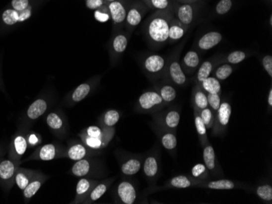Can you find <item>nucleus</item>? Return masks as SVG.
Returning a JSON list of instances; mask_svg holds the SVG:
<instances>
[{
  "label": "nucleus",
  "mask_w": 272,
  "mask_h": 204,
  "mask_svg": "<svg viewBox=\"0 0 272 204\" xmlns=\"http://www.w3.org/2000/svg\"><path fill=\"white\" fill-rule=\"evenodd\" d=\"M203 161L213 177H219L222 175V169L216 157L215 151L210 143L203 147Z\"/></svg>",
  "instance_id": "17"
},
{
  "label": "nucleus",
  "mask_w": 272,
  "mask_h": 204,
  "mask_svg": "<svg viewBox=\"0 0 272 204\" xmlns=\"http://www.w3.org/2000/svg\"><path fill=\"white\" fill-rule=\"evenodd\" d=\"M5 151L2 148V146H0V159H2L3 155H4Z\"/></svg>",
  "instance_id": "57"
},
{
  "label": "nucleus",
  "mask_w": 272,
  "mask_h": 204,
  "mask_svg": "<svg viewBox=\"0 0 272 204\" xmlns=\"http://www.w3.org/2000/svg\"><path fill=\"white\" fill-rule=\"evenodd\" d=\"M193 107L198 111L208 107L207 94L202 90L199 85H197L193 91Z\"/></svg>",
  "instance_id": "36"
},
{
  "label": "nucleus",
  "mask_w": 272,
  "mask_h": 204,
  "mask_svg": "<svg viewBox=\"0 0 272 204\" xmlns=\"http://www.w3.org/2000/svg\"><path fill=\"white\" fill-rule=\"evenodd\" d=\"M256 195L260 200L264 202L272 204V186L270 184H263L256 188Z\"/></svg>",
  "instance_id": "42"
},
{
  "label": "nucleus",
  "mask_w": 272,
  "mask_h": 204,
  "mask_svg": "<svg viewBox=\"0 0 272 204\" xmlns=\"http://www.w3.org/2000/svg\"><path fill=\"white\" fill-rule=\"evenodd\" d=\"M213 68V63L210 60H206L203 62L198 69V74H197V83L198 85H201L205 78L210 76Z\"/></svg>",
  "instance_id": "41"
},
{
  "label": "nucleus",
  "mask_w": 272,
  "mask_h": 204,
  "mask_svg": "<svg viewBox=\"0 0 272 204\" xmlns=\"http://www.w3.org/2000/svg\"><path fill=\"white\" fill-rule=\"evenodd\" d=\"M37 170L29 169V168H21L19 166L15 174V185L18 187L21 191L28 186L32 178L36 174Z\"/></svg>",
  "instance_id": "32"
},
{
  "label": "nucleus",
  "mask_w": 272,
  "mask_h": 204,
  "mask_svg": "<svg viewBox=\"0 0 272 204\" xmlns=\"http://www.w3.org/2000/svg\"><path fill=\"white\" fill-rule=\"evenodd\" d=\"M143 172L148 182L157 179L160 173V152L152 150L143 159Z\"/></svg>",
  "instance_id": "14"
},
{
  "label": "nucleus",
  "mask_w": 272,
  "mask_h": 204,
  "mask_svg": "<svg viewBox=\"0 0 272 204\" xmlns=\"http://www.w3.org/2000/svg\"><path fill=\"white\" fill-rule=\"evenodd\" d=\"M105 2H113V1H115V0H105Z\"/></svg>",
  "instance_id": "61"
},
{
  "label": "nucleus",
  "mask_w": 272,
  "mask_h": 204,
  "mask_svg": "<svg viewBox=\"0 0 272 204\" xmlns=\"http://www.w3.org/2000/svg\"><path fill=\"white\" fill-rule=\"evenodd\" d=\"M86 6L91 10L101 9L105 7V0H86Z\"/></svg>",
  "instance_id": "53"
},
{
  "label": "nucleus",
  "mask_w": 272,
  "mask_h": 204,
  "mask_svg": "<svg viewBox=\"0 0 272 204\" xmlns=\"http://www.w3.org/2000/svg\"><path fill=\"white\" fill-rule=\"evenodd\" d=\"M268 106L270 107V108H272V89H270L269 91V93H268Z\"/></svg>",
  "instance_id": "55"
},
{
  "label": "nucleus",
  "mask_w": 272,
  "mask_h": 204,
  "mask_svg": "<svg viewBox=\"0 0 272 204\" xmlns=\"http://www.w3.org/2000/svg\"><path fill=\"white\" fill-rule=\"evenodd\" d=\"M167 70L169 78L174 84L179 86H184L186 85L188 82L186 73H184L177 58H174L170 60Z\"/></svg>",
  "instance_id": "23"
},
{
  "label": "nucleus",
  "mask_w": 272,
  "mask_h": 204,
  "mask_svg": "<svg viewBox=\"0 0 272 204\" xmlns=\"http://www.w3.org/2000/svg\"><path fill=\"white\" fill-rule=\"evenodd\" d=\"M52 103V98L48 96H40L28 107L20 118V127L30 129L38 119L48 111Z\"/></svg>",
  "instance_id": "2"
},
{
  "label": "nucleus",
  "mask_w": 272,
  "mask_h": 204,
  "mask_svg": "<svg viewBox=\"0 0 272 204\" xmlns=\"http://www.w3.org/2000/svg\"><path fill=\"white\" fill-rule=\"evenodd\" d=\"M187 30L188 29L184 25H182L181 23L179 22L177 19L174 16L170 21L168 42L178 41L184 36V34H186Z\"/></svg>",
  "instance_id": "35"
},
{
  "label": "nucleus",
  "mask_w": 272,
  "mask_h": 204,
  "mask_svg": "<svg viewBox=\"0 0 272 204\" xmlns=\"http://www.w3.org/2000/svg\"><path fill=\"white\" fill-rule=\"evenodd\" d=\"M143 159L142 154H123L122 156H119L122 174L126 177L137 174L142 168Z\"/></svg>",
  "instance_id": "13"
},
{
  "label": "nucleus",
  "mask_w": 272,
  "mask_h": 204,
  "mask_svg": "<svg viewBox=\"0 0 272 204\" xmlns=\"http://www.w3.org/2000/svg\"><path fill=\"white\" fill-rule=\"evenodd\" d=\"M21 163L8 156L0 159V186L5 192H9L15 185V174Z\"/></svg>",
  "instance_id": "6"
},
{
  "label": "nucleus",
  "mask_w": 272,
  "mask_h": 204,
  "mask_svg": "<svg viewBox=\"0 0 272 204\" xmlns=\"http://www.w3.org/2000/svg\"><path fill=\"white\" fill-rule=\"evenodd\" d=\"M45 122L55 136L64 139L68 133L67 117L62 110H53L46 116Z\"/></svg>",
  "instance_id": "9"
},
{
  "label": "nucleus",
  "mask_w": 272,
  "mask_h": 204,
  "mask_svg": "<svg viewBox=\"0 0 272 204\" xmlns=\"http://www.w3.org/2000/svg\"><path fill=\"white\" fill-rule=\"evenodd\" d=\"M166 106V103L157 91H148L139 96L135 106V111L137 113L153 115Z\"/></svg>",
  "instance_id": "4"
},
{
  "label": "nucleus",
  "mask_w": 272,
  "mask_h": 204,
  "mask_svg": "<svg viewBox=\"0 0 272 204\" xmlns=\"http://www.w3.org/2000/svg\"><path fill=\"white\" fill-rule=\"evenodd\" d=\"M194 16H195V13H194V7L193 4L181 3V5L178 7L176 11V19L188 30L194 21Z\"/></svg>",
  "instance_id": "30"
},
{
  "label": "nucleus",
  "mask_w": 272,
  "mask_h": 204,
  "mask_svg": "<svg viewBox=\"0 0 272 204\" xmlns=\"http://www.w3.org/2000/svg\"><path fill=\"white\" fill-rule=\"evenodd\" d=\"M108 8H109L112 21L115 26L118 27L123 25V23L125 24L127 11L125 5L123 4V2L115 0L109 2Z\"/></svg>",
  "instance_id": "28"
},
{
  "label": "nucleus",
  "mask_w": 272,
  "mask_h": 204,
  "mask_svg": "<svg viewBox=\"0 0 272 204\" xmlns=\"http://www.w3.org/2000/svg\"><path fill=\"white\" fill-rule=\"evenodd\" d=\"M95 85V83H94L93 82H84V83L77 86L66 98L65 102H66V106L73 107L74 105L77 104L78 102H82V100H85L92 92Z\"/></svg>",
  "instance_id": "18"
},
{
  "label": "nucleus",
  "mask_w": 272,
  "mask_h": 204,
  "mask_svg": "<svg viewBox=\"0 0 272 204\" xmlns=\"http://www.w3.org/2000/svg\"><path fill=\"white\" fill-rule=\"evenodd\" d=\"M152 116L155 126L177 133L178 126L180 121L179 110L176 108H169L166 110L162 109Z\"/></svg>",
  "instance_id": "8"
},
{
  "label": "nucleus",
  "mask_w": 272,
  "mask_h": 204,
  "mask_svg": "<svg viewBox=\"0 0 272 204\" xmlns=\"http://www.w3.org/2000/svg\"><path fill=\"white\" fill-rule=\"evenodd\" d=\"M68 172L74 177L79 178H95L101 177L105 175V168L101 162L91 156L75 161Z\"/></svg>",
  "instance_id": "3"
},
{
  "label": "nucleus",
  "mask_w": 272,
  "mask_h": 204,
  "mask_svg": "<svg viewBox=\"0 0 272 204\" xmlns=\"http://www.w3.org/2000/svg\"><path fill=\"white\" fill-rule=\"evenodd\" d=\"M263 68L265 69L266 72L268 73L269 77H272V56L271 54H268L263 57Z\"/></svg>",
  "instance_id": "54"
},
{
  "label": "nucleus",
  "mask_w": 272,
  "mask_h": 204,
  "mask_svg": "<svg viewBox=\"0 0 272 204\" xmlns=\"http://www.w3.org/2000/svg\"><path fill=\"white\" fill-rule=\"evenodd\" d=\"M11 7L16 11H24L30 7V0H11Z\"/></svg>",
  "instance_id": "52"
},
{
  "label": "nucleus",
  "mask_w": 272,
  "mask_h": 204,
  "mask_svg": "<svg viewBox=\"0 0 272 204\" xmlns=\"http://www.w3.org/2000/svg\"><path fill=\"white\" fill-rule=\"evenodd\" d=\"M231 7H232L231 0H220L216 6V12L218 15H224L231 10Z\"/></svg>",
  "instance_id": "49"
},
{
  "label": "nucleus",
  "mask_w": 272,
  "mask_h": 204,
  "mask_svg": "<svg viewBox=\"0 0 272 204\" xmlns=\"http://www.w3.org/2000/svg\"><path fill=\"white\" fill-rule=\"evenodd\" d=\"M221 94H207V100H208V107L212 110L213 113H217L220 104L222 102L221 100Z\"/></svg>",
  "instance_id": "46"
},
{
  "label": "nucleus",
  "mask_w": 272,
  "mask_h": 204,
  "mask_svg": "<svg viewBox=\"0 0 272 204\" xmlns=\"http://www.w3.org/2000/svg\"><path fill=\"white\" fill-rule=\"evenodd\" d=\"M99 182L98 180L89 177H81L77 182L76 186V194L73 200L71 201L72 204H84L89 194L91 193V190L93 189L95 184Z\"/></svg>",
  "instance_id": "21"
},
{
  "label": "nucleus",
  "mask_w": 272,
  "mask_h": 204,
  "mask_svg": "<svg viewBox=\"0 0 272 204\" xmlns=\"http://www.w3.org/2000/svg\"><path fill=\"white\" fill-rule=\"evenodd\" d=\"M170 3V0H149L150 7L157 9V11L168 10Z\"/></svg>",
  "instance_id": "50"
},
{
  "label": "nucleus",
  "mask_w": 272,
  "mask_h": 204,
  "mask_svg": "<svg viewBox=\"0 0 272 204\" xmlns=\"http://www.w3.org/2000/svg\"><path fill=\"white\" fill-rule=\"evenodd\" d=\"M173 17L174 15L170 10L157 11L150 16L144 26V35L152 48H160L168 43L170 21Z\"/></svg>",
  "instance_id": "1"
},
{
  "label": "nucleus",
  "mask_w": 272,
  "mask_h": 204,
  "mask_svg": "<svg viewBox=\"0 0 272 204\" xmlns=\"http://www.w3.org/2000/svg\"><path fill=\"white\" fill-rule=\"evenodd\" d=\"M201 63L199 54L196 51H189L184 55L182 65L184 68V73L193 74V72L198 69Z\"/></svg>",
  "instance_id": "33"
},
{
  "label": "nucleus",
  "mask_w": 272,
  "mask_h": 204,
  "mask_svg": "<svg viewBox=\"0 0 272 204\" xmlns=\"http://www.w3.org/2000/svg\"><path fill=\"white\" fill-rule=\"evenodd\" d=\"M114 181V178H107L103 181H99L91 190V193L89 194L83 204H94L100 200V198L106 193Z\"/></svg>",
  "instance_id": "27"
},
{
  "label": "nucleus",
  "mask_w": 272,
  "mask_h": 204,
  "mask_svg": "<svg viewBox=\"0 0 272 204\" xmlns=\"http://www.w3.org/2000/svg\"><path fill=\"white\" fill-rule=\"evenodd\" d=\"M144 16V11L143 8L138 7L137 5L131 7L127 12L125 25L128 31H132L134 30L136 26H138L143 20Z\"/></svg>",
  "instance_id": "31"
},
{
  "label": "nucleus",
  "mask_w": 272,
  "mask_h": 204,
  "mask_svg": "<svg viewBox=\"0 0 272 204\" xmlns=\"http://www.w3.org/2000/svg\"><path fill=\"white\" fill-rule=\"evenodd\" d=\"M110 128H102L100 127V125H92L89 127L84 129L79 134L85 135V136L91 137V138H99V137L103 136L106 134L107 132L109 131Z\"/></svg>",
  "instance_id": "43"
},
{
  "label": "nucleus",
  "mask_w": 272,
  "mask_h": 204,
  "mask_svg": "<svg viewBox=\"0 0 272 204\" xmlns=\"http://www.w3.org/2000/svg\"><path fill=\"white\" fill-rule=\"evenodd\" d=\"M156 91L161 96L166 106L175 101L177 97V91L170 85H161L156 86Z\"/></svg>",
  "instance_id": "38"
},
{
  "label": "nucleus",
  "mask_w": 272,
  "mask_h": 204,
  "mask_svg": "<svg viewBox=\"0 0 272 204\" xmlns=\"http://www.w3.org/2000/svg\"><path fill=\"white\" fill-rule=\"evenodd\" d=\"M128 45V37L125 33H117L113 37L110 44V54L112 59L116 60L125 52Z\"/></svg>",
  "instance_id": "25"
},
{
  "label": "nucleus",
  "mask_w": 272,
  "mask_h": 204,
  "mask_svg": "<svg viewBox=\"0 0 272 204\" xmlns=\"http://www.w3.org/2000/svg\"><path fill=\"white\" fill-rule=\"evenodd\" d=\"M231 115V106L229 102L224 101L221 102L219 108L215 114V120L212 128L213 136H221L227 130L229 125Z\"/></svg>",
  "instance_id": "12"
},
{
  "label": "nucleus",
  "mask_w": 272,
  "mask_h": 204,
  "mask_svg": "<svg viewBox=\"0 0 272 204\" xmlns=\"http://www.w3.org/2000/svg\"><path fill=\"white\" fill-rule=\"evenodd\" d=\"M99 153L100 151L92 150L91 148H87L82 141H70L68 143V147L65 149L63 158L77 161L84 158L94 156Z\"/></svg>",
  "instance_id": "11"
},
{
  "label": "nucleus",
  "mask_w": 272,
  "mask_h": 204,
  "mask_svg": "<svg viewBox=\"0 0 272 204\" xmlns=\"http://www.w3.org/2000/svg\"><path fill=\"white\" fill-rule=\"evenodd\" d=\"M138 198V190L134 182L123 179L116 186L114 199L117 204H134Z\"/></svg>",
  "instance_id": "10"
},
{
  "label": "nucleus",
  "mask_w": 272,
  "mask_h": 204,
  "mask_svg": "<svg viewBox=\"0 0 272 204\" xmlns=\"http://www.w3.org/2000/svg\"><path fill=\"white\" fill-rule=\"evenodd\" d=\"M199 86L206 94H221L222 91L220 81L215 77H207Z\"/></svg>",
  "instance_id": "40"
},
{
  "label": "nucleus",
  "mask_w": 272,
  "mask_h": 204,
  "mask_svg": "<svg viewBox=\"0 0 272 204\" xmlns=\"http://www.w3.org/2000/svg\"><path fill=\"white\" fill-rule=\"evenodd\" d=\"M179 3H189L193 4L194 2H198V0H176Z\"/></svg>",
  "instance_id": "56"
},
{
  "label": "nucleus",
  "mask_w": 272,
  "mask_h": 204,
  "mask_svg": "<svg viewBox=\"0 0 272 204\" xmlns=\"http://www.w3.org/2000/svg\"><path fill=\"white\" fill-rule=\"evenodd\" d=\"M247 54L243 51H235L230 53L227 56V60L229 64H237L245 60Z\"/></svg>",
  "instance_id": "47"
},
{
  "label": "nucleus",
  "mask_w": 272,
  "mask_h": 204,
  "mask_svg": "<svg viewBox=\"0 0 272 204\" xmlns=\"http://www.w3.org/2000/svg\"><path fill=\"white\" fill-rule=\"evenodd\" d=\"M198 188L209 189V190H217V191H229L236 188L244 187L243 184L240 182H234L231 180L218 179L214 181H206L201 182L198 186Z\"/></svg>",
  "instance_id": "24"
},
{
  "label": "nucleus",
  "mask_w": 272,
  "mask_h": 204,
  "mask_svg": "<svg viewBox=\"0 0 272 204\" xmlns=\"http://www.w3.org/2000/svg\"><path fill=\"white\" fill-rule=\"evenodd\" d=\"M222 34L217 31H211L204 34L198 42V48L202 51L210 50L221 43Z\"/></svg>",
  "instance_id": "29"
},
{
  "label": "nucleus",
  "mask_w": 272,
  "mask_h": 204,
  "mask_svg": "<svg viewBox=\"0 0 272 204\" xmlns=\"http://www.w3.org/2000/svg\"><path fill=\"white\" fill-rule=\"evenodd\" d=\"M232 73H233L232 66L229 64H224L217 68L214 72V77L218 81H225L231 75Z\"/></svg>",
  "instance_id": "45"
},
{
  "label": "nucleus",
  "mask_w": 272,
  "mask_h": 204,
  "mask_svg": "<svg viewBox=\"0 0 272 204\" xmlns=\"http://www.w3.org/2000/svg\"><path fill=\"white\" fill-rule=\"evenodd\" d=\"M0 89H1L2 91H4V90H3V85H2V79H1V77H0Z\"/></svg>",
  "instance_id": "58"
},
{
  "label": "nucleus",
  "mask_w": 272,
  "mask_h": 204,
  "mask_svg": "<svg viewBox=\"0 0 272 204\" xmlns=\"http://www.w3.org/2000/svg\"><path fill=\"white\" fill-rule=\"evenodd\" d=\"M201 182L194 179L191 175H178L169 180L165 185V188L186 189L198 187Z\"/></svg>",
  "instance_id": "26"
},
{
  "label": "nucleus",
  "mask_w": 272,
  "mask_h": 204,
  "mask_svg": "<svg viewBox=\"0 0 272 204\" xmlns=\"http://www.w3.org/2000/svg\"><path fill=\"white\" fill-rule=\"evenodd\" d=\"M94 16H95V20L100 23L107 22L111 18L109 8L106 7H102L101 9L95 10Z\"/></svg>",
  "instance_id": "48"
},
{
  "label": "nucleus",
  "mask_w": 272,
  "mask_h": 204,
  "mask_svg": "<svg viewBox=\"0 0 272 204\" xmlns=\"http://www.w3.org/2000/svg\"><path fill=\"white\" fill-rule=\"evenodd\" d=\"M27 142L29 148H32L38 146L41 143L42 138L39 134L34 133V132L28 130L27 132Z\"/></svg>",
  "instance_id": "51"
},
{
  "label": "nucleus",
  "mask_w": 272,
  "mask_h": 204,
  "mask_svg": "<svg viewBox=\"0 0 272 204\" xmlns=\"http://www.w3.org/2000/svg\"><path fill=\"white\" fill-rule=\"evenodd\" d=\"M29 129L19 126L17 131L11 137L7 156L16 161L21 162L24 154L29 148L27 132Z\"/></svg>",
  "instance_id": "7"
},
{
  "label": "nucleus",
  "mask_w": 272,
  "mask_h": 204,
  "mask_svg": "<svg viewBox=\"0 0 272 204\" xmlns=\"http://www.w3.org/2000/svg\"><path fill=\"white\" fill-rule=\"evenodd\" d=\"M142 66L147 75H161L166 68V59L159 54H150L143 59Z\"/></svg>",
  "instance_id": "15"
},
{
  "label": "nucleus",
  "mask_w": 272,
  "mask_h": 204,
  "mask_svg": "<svg viewBox=\"0 0 272 204\" xmlns=\"http://www.w3.org/2000/svg\"><path fill=\"white\" fill-rule=\"evenodd\" d=\"M115 127L110 128L105 135L99 138H91L82 134H78V136L87 148H91L92 150L101 151L105 149L107 146L111 143L115 134Z\"/></svg>",
  "instance_id": "16"
},
{
  "label": "nucleus",
  "mask_w": 272,
  "mask_h": 204,
  "mask_svg": "<svg viewBox=\"0 0 272 204\" xmlns=\"http://www.w3.org/2000/svg\"><path fill=\"white\" fill-rule=\"evenodd\" d=\"M270 25L272 26V16H270Z\"/></svg>",
  "instance_id": "60"
},
{
  "label": "nucleus",
  "mask_w": 272,
  "mask_h": 204,
  "mask_svg": "<svg viewBox=\"0 0 272 204\" xmlns=\"http://www.w3.org/2000/svg\"><path fill=\"white\" fill-rule=\"evenodd\" d=\"M191 176L198 182H204L211 179L210 173L204 163H197L191 170Z\"/></svg>",
  "instance_id": "39"
},
{
  "label": "nucleus",
  "mask_w": 272,
  "mask_h": 204,
  "mask_svg": "<svg viewBox=\"0 0 272 204\" xmlns=\"http://www.w3.org/2000/svg\"><path fill=\"white\" fill-rule=\"evenodd\" d=\"M154 130L157 133L160 143L164 149H166L173 156H175L177 149V133L157 127L155 125Z\"/></svg>",
  "instance_id": "19"
},
{
  "label": "nucleus",
  "mask_w": 272,
  "mask_h": 204,
  "mask_svg": "<svg viewBox=\"0 0 272 204\" xmlns=\"http://www.w3.org/2000/svg\"><path fill=\"white\" fill-rule=\"evenodd\" d=\"M193 111H194V123H195L196 129L198 132L200 143L202 147H204L207 143H209V139L207 136V129L204 122L202 121V117L200 116L198 110L193 108Z\"/></svg>",
  "instance_id": "37"
},
{
  "label": "nucleus",
  "mask_w": 272,
  "mask_h": 204,
  "mask_svg": "<svg viewBox=\"0 0 272 204\" xmlns=\"http://www.w3.org/2000/svg\"><path fill=\"white\" fill-rule=\"evenodd\" d=\"M200 116L202 117V120L204 122L205 127L207 129H211L213 128L215 120V114L213 113L212 110L209 107L202 109L201 111H198Z\"/></svg>",
  "instance_id": "44"
},
{
  "label": "nucleus",
  "mask_w": 272,
  "mask_h": 204,
  "mask_svg": "<svg viewBox=\"0 0 272 204\" xmlns=\"http://www.w3.org/2000/svg\"><path fill=\"white\" fill-rule=\"evenodd\" d=\"M65 149L66 148L60 143H48L37 148L27 159L21 161V163L23 162L31 161V160L51 161L54 159H61L63 158Z\"/></svg>",
  "instance_id": "5"
},
{
  "label": "nucleus",
  "mask_w": 272,
  "mask_h": 204,
  "mask_svg": "<svg viewBox=\"0 0 272 204\" xmlns=\"http://www.w3.org/2000/svg\"><path fill=\"white\" fill-rule=\"evenodd\" d=\"M143 2H145L146 4L148 6V7H150L149 5V0H143Z\"/></svg>",
  "instance_id": "59"
},
{
  "label": "nucleus",
  "mask_w": 272,
  "mask_h": 204,
  "mask_svg": "<svg viewBox=\"0 0 272 204\" xmlns=\"http://www.w3.org/2000/svg\"><path fill=\"white\" fill-rule=\"evenodd\" d=\"M48 175H45L40 171H37L36 174L32 178L30 183L23 190V198L25 203L30 202L32 198L36 195L37 192L40 190L43 184L48 181Z\"/></svg>",
  "instance_id": "22"
},
{
  "label": "nucleus",
  "mask_w": 272,
  "mask_h": 204,
  "mask_svg": "<svg viewBox=\"0 0 272 204\" xmlns=\"http://www.w3.org/2000/svg\"><path fill=\"white\" fill-rule=\"evenodd\" d=\"M121 118L120 111L114 109H109L98 119V124L100 127L112 128L114 127Z\"/></svg>",
  "instance_id": "34"
},
{
  "label": "nucleus",
  "mask_w": 272,
  "mask_h": 204,
  "mask_svg": "<svg viewBox=\"0 0 272 204\" xmlns=\"http://www.w3.org/2000/svg\"><path fill=\"white\" fill-rule=\"evenodd\" d=\"M32 16V7L24 11H16L12 8L5 10L2 14V21L6 26H13L19 23L28 21Z\"/></svg>",
  "instance_id": "20"
}]
</instances>
